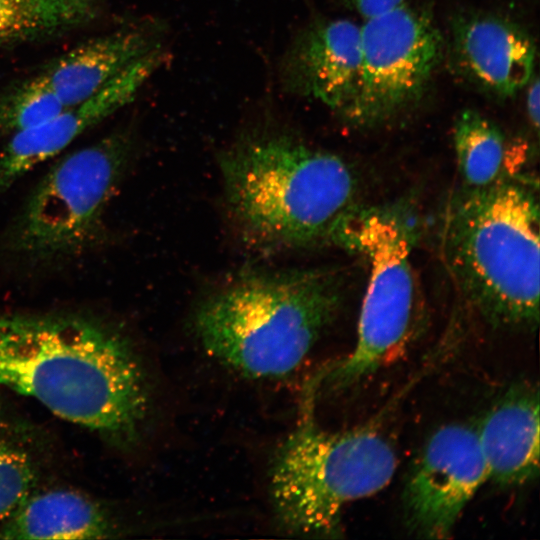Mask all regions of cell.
<instances>
[{"instance_id": "4fadbf2b", "label": "cell", "mask_w": 540, "mask_h": 540, "mask_svg": "<svg viewBox=\"0 0 540 540\" xmlns=\"http://www.w3.org/2000/svg\"><path fill=\"white\" fill-rule=\"evenodd\" d=\"M488 480L524 485L539 474V392L532 384L510 387L475 425Z\"/></svg>"}, {"instance_id": "7a4b0ae2", "label": "cell", "mask_w": 540, "mask_h": 540, "mask_svg": "<svg viewBox=\"0 0 540 540\" xmlns=\"http://www.w3.org/2000/svg\"><path fill=\"white\" fill-rule=\"evenodd\" d=\"M220 169L233 220L263 249L342 248L364 207L346 160L288 133L243 136L222 154Z\"/></svg>"}, {"instance_id": "6da1fadb", "label": "cell", "mask_w": 540, "mask_h": 540, "mask_svg": "<svg viewBox=\"0 0 540 540\" xmlns=\"http://www.w3.org/2000/svg\"><path fill=\"white\" fill-rule=\"evenodd\" d=\"M0 387L117 447L145 423L143 367L116 329L78 316L0 314Z\"/></svg>"}, {"instance_id": "9c48e42d", "label": "cell", "mask_w": 540, "mask_h": 540, "mask_svg": "<svg viewBox=\"0 0 540 540\" xmlns=\"http://www.w3.org/2000/svg\"><path fill=\"white\" fill-rule=\"evenodd\" d=\"M487 481L475 425L441 426L424 443L405 481L402 502L408 531L420 538H449Z\"/></svg>"}, {"instance_id": "5b68a950", "label": "cell", "mask_w": 540, "mask_h": 540, "mask_svg": "<svg viewBox=\"0 0 540 540\" xmlns=\"http://www.w3.org/2000/svg\"><path fill=\"white\" fill-rule=\"evenodd\" d=\"M397 463L392 443L373 422L332 432L305 419L281 445L271 469L278 524L293 535L334 537L344 508L383 490Z\"/></svg>"}, {"instance_id": "52a82bcc", "label": "cell", "mask_w": 540, "mask_h": 540, "mask_svg": "<svg viewBox=\"0 0 540 540\" xmlns=\"http://www.w3.org/2000/svg\"><path fill=\"white\" fill-rule=\"evenodd\" d=\"M445 52L428 4L406 0L361 24V63L352 99L340 116L356 128L396 120L424 96Z\"/></svg>"}, {"instance_id": "277c9868", "label": "cell", "mask_w": 540, "mask_h": 540, "mask_svg": "<svg viewBox=\"0 0 540 540\" xmlns=\"http://www.w3.org/2000/svg\"><path fill=\"white\" fill-rule=\"evenodd\" d=\"M440 249L460 296L485 322L537 326L539 205L531 187L507 177L453 193L441 221Z\"/></svg>"}, {"instance_id": "7c38bea8", "label": "cell", "mask_w": 540, "mask_h": 540, "mask_svg": "<svg viewBox=\"0 0 540 540\" xmlns=\"http://www.w3.org/2000/svg\"><path fill=\"white\" fill-rule=\"evenodd\" d=\"M168 51L136 62L87 99L65 107L47 122L15 133L0 154V189L68 146L90 127L132 101L138 90L165 62Z\"/></svg>"}, {"instance_id": "8fae6325", "label": "cell", "mask_w": 540, "mask_h": 540, "mask_svg": "<svg viewBox=\"0 0 540 540\" xmlns=\"http://www.w3.org/2000/svg\"><path fill=\"white\" fill-rule=\"evenodd\" d=\"M361 63V24L317 16L292 37L279 62L285 92L321 101L339 115L354 94Z\"/></svg>"}, {"instance_id": "3957f363", "label": "cell", "mask_w": 540, "mask_h": 540, "mask_svg": "<svg viewBox=\"0 0 540 540\" xmlns=\"http://www.w3.org/2000/svg\"><path fill=\"white\" fill-rule=\"evenodd\" d=\"M350 279L341 267L245 275L199 304L194 332L210 356L244 375L286 376L340 313Z\"/></svg>"}, {"instance_id": "ffe728a7", "label": "cell", "mask_w": 540, "mask_h": 540, "mask_svg": "<svg viewBox=\"0 0 540 540\" xmlns=\"http://www.w3.org/2000/svg\"><path fill=\"white\" fill-rule=\"evenodd\" d=\"M406 0H338L363 20L381 15L402 5Z\"/></svg>"}, {"instance_id": "44dd1931", "label": "cell", "mask_w": 540, "mask_h": 540, "mask_svg": "<svg viewBox=\"0 0 540 540\" xmlns=\"http://www.w3.org/2000/svg\"><path fill=\"white\" fill-rule=\"evenodd\" d=\"M526 86V114L534 132L538 134L540 118V84L538 75L534 73Z\"/></svg>"}, {"instance_id": "e0dca14e", "label": "cell", "mask_w": 540, "mask_h": 540, "mask_svg": "<svg viewBox=\"0 0 540 540\" xmlns=\"http://www.w3.org/2000/svg\"><path fill=\"white\" fill-rule=\"evenodd\" d=\"M98 0H0V47L84 24Z\"/></svg>"}, {"instance_id": "2e32d148", "label": "cell", "mask_w": 540, "mask_h": 540, "mask_svg": "<svg viewBox=\"0 0 540 540\" xmlns=\"http://www.w3.org/2000/svg\"><path fill=\"white\" fill-rule=\"evenodd\" d=\"M453 143L465 187L482 188L508 177L506 137L480 112L466 109L459 114L453 127Z\"/></svg>"}, {"instance_id": "ba28073f", "label": "cell", "mask_w": 540, "mask_h": 540, "mask_svg": "<svg viewBox=\"0 0 540 540\" xmlns=\"http://www.w3.org/2000/svg\"><path fill=\"white\" fill-rule=\"evenodd\" d=\"M129 152L112 135L55 164L31 195L17 229L18 247L40 256L68 254L92 240Z\"/></svg>"}, {"instance_id": "ac0fdd59", "label": "cell", "mask_w": 540, "mask_h": 540, "mask_svg": "<svg viewBox=\"0 0 540 540\" xmlns=\"http://www.w3.org/2000/svg\"><path fill=\"white\" fill-rule=\"evenodd\" d=\"M41 462L28 430L0 409V529L39 486Z\"/></svg>"}, {"instance_id": "8992f818", "label": "cell", "mask_w": 540, "mask_h": 540, "mask_svg": "<svg viewBox=\"0 0 540 540\" xmlns=\"http://www.w3.org/2000/svg\"><path fill=\"white\" fill-rule=\"evenodd\" d=\"M414 229L404 208L363 207L343 248L360 254L369 275L353 349L318 377V387L345 392L363 384L404 352L419 318L412 265Z\"/></svg>"}, {"instance_id": "30bf717a", "label": "cell", "mask_w": 540, "mask_h": 540, "mask_svg": "<svg viewBox=\"0 0 540 540\" xmlns=\"http://www.w3.org/2000/svg\"><path fill=\"white\" fill-rule=\"evenodd\" d=\"M447 41L450 66L477 90L498 99L521 91L535 73L536 46L528 31L501 14L455 13Z\"/></svg>"}, {"instance_id": "9a60e30c", "label": "cell", "mask_w": 540, "mask_h": 540, "mask_svg": "<svg viewBox=\"0 0 540 540\" xmlns=\"http://www.w3.org/2000/svg\"><path fill=\"white\" fill-rule=\"evenodd\" d=\"M109 512L69 488L35 489L0 529L1 539H102L115 534Z\"/></svg>"}, {"instance_id": "d6986e66", "label": "cell", "mask_w": 540, "mask_h": 540, "mask_svg": "<svg viewBox=\"0 0 540 540\" xmlns=\"http://www.w3.org/2000/svg\"><path fill=\"white\" fill-rule=\"evenodd\" d=\"M64 108L40 74L21 84L0 103V128L16 133L24 131L47 122Z\"/></svg>"}, {"instance_id": "5bb4252c", "label": "cell", "mask_w": 540, "mask_h": 540, "mask_svg": "<svg viewBox=\"0 0 540 540\" xmlns=\"http://www.w3.org/2000/svg\"><path fill=\"white\" fill-rule=\"evenodd\" d=\"M166 50V28L154 23L82 44L60 57L42 75L64 107H70L141 59Z\"/></svg>"}]
</instances>
